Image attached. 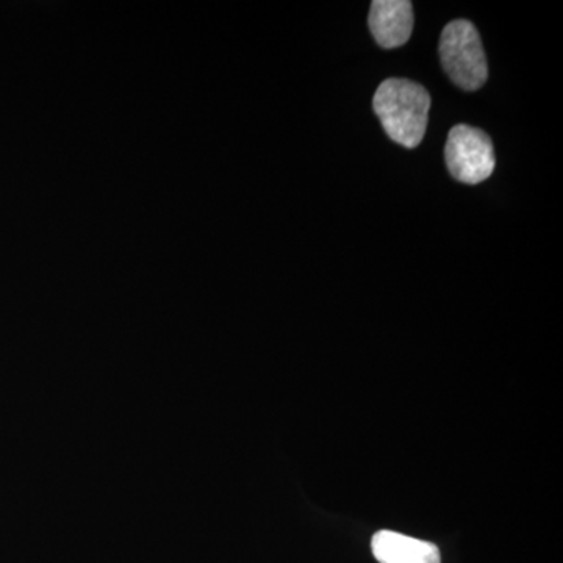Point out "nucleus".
Returning <instances> with one entry per match:
<instances>
[{"label": "nucleus", "mask_w": 563, "mask_h": 563, "mask_svg": "<svg viewBox=\"0 0 563 563\" xmlns=\"http://www.w3.org/2000/svg\"><path fill=\"white\" fill-rule=\"evenodd\" d=\"M374 558L379 563H440L435 544L402 533L380 531L373 537Z\"/></svg>", "instance_id": "5"}, {"label": "nucleus", "mask_w": 563, "mask_h": 563, "mask_svg": "<svg viewBox=\"0 0 563 563\" xmlns=\"http://www.w3.org/2000/svg\"><path fill=\"white\" fill-rule=\"evenodd\" d=\"M369 31L384 49L401 47L413 31V9L409 0H374L368 18Z\"/></svg>", "instance_id": "4"}, {"label": "nucleus", "mask_w": 563, "mask_h": 563, "mask_svg": "<svg viewBox=\"0 0 563 563\" xmlns=\"http://www.w3.org/2000/svg\"><path fill=\"white\" fill-rule=\"evenodd\" d=\"M444 158L451 176L462 184H481L495 172L496 158L490 136L472 125L459 124L451 129Z\"/></svg>", "instance_id": "3"}, {"label": "nucleus", "mask_w": 563, "mask_h": 563, "mask_svg": "<svg viewBox=\"0 0 563 563\" xmlns=\"http://www.w3.org/2000/svg\"><path fill=\"white\" fill-rule=\"evenodd\" d=\"M440 58L444 73L462 90H479L487 81V58L479 32L473 22L455 20L443 29Z\"/></svg>", "instance_id": "2"}, {"label": "nucleus", "mask_w": 563, "mask_h": 563, "mask_svg": "<svg viewBox=\"0 0 563 563\" xmlns=\"http://www.w3.org/2000/svg\"><path fill=\"white\" fill-rule=\"evenodd\" d=\"M380 124L395 143L404 147L420 146L428 129L431 96L417 81L387 79L373 99Z\"/></svg>", "instance_id": "1"}]
</instances>
